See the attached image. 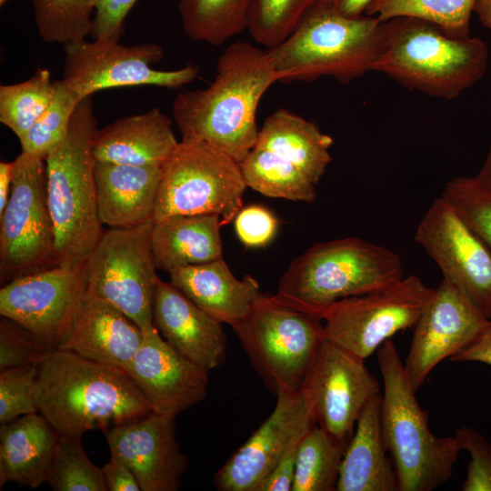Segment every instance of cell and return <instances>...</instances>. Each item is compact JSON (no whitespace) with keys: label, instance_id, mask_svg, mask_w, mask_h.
<instances>
[{"label":"cell","instance_id":"33","mask_svg":"<svg viewBox=\"0 0 491 491\" xmlns=\"http://www.w3.org/2000/svg\"><path fill=\"white\" fill-rule=\"evenodd\" d=\"M478 0H374L365 15L381 22L398 16H412L436 24L448 35L470 36L471 14Z\"/></svg>","mask_w":491,"mask_h":491},{"label":"cell","instance_id":"37","mask_svg":"<svg viewBox=\"0 0 491 491\" xmlns=\"http://www.w3.org/2000/svg\"><path fill=\"white\" fill-rule=\"evenodd\" d=\"M46 483L54 491H107L102 468L88 458L81 436L59 435Z\"/></svg>","mask_w":491,"mask_h":491},{"label":"cell","instance_id":"27","mask_svg":"<svg viewBox=\"0 0 491 491\" xmlns=\"http://www.w3.org/2000/svg\"><path fill=\"white\" fill-rule=\"evenodd\" d=\"M59 435L39 412L2 424L0 486L15 482L35 489L46 483Z\"/></svg>","mask_w":491,"mask_h":491},{"label":"cell","instance_id":"52","mask_svg":"<svg viewBox=\"0 0 491 491\" xmlns=\"http://www.w3.org/2000/svg\"><path fill=\"white\" fill-rule=\"evenodd\" d=\"M9 0H0V5L3 6Z\"/></svg>","mask_w":491,"mask_h":491},{"label":"cell","instance_id":"10","mask_svg":"<svg viewBox=\"0 0 491 491\" xmlns=\"http://www.w3.org/2000/svg\"><path fill=\"white\" fill-rule=\"evenodd\" d=\"M150 219L104 231L86 262L87 291L130 317L143 332L155 326L153 304L158 276Z\"/></svg>","mask_w":491,"mask_h":491},{"label":"cell","instance_id":"46","mask_svg":"<svg viewBox=\"0 0 491 491\" xmlns=\"http://www.w3.org/2000/svg\"><path fill=\"white\" fill-rule=\"evenodd\" d=\"M107 491H140L141 487L132 470L120 458L111 455L102 467Z\"/></svg>","mask_w":491,"mask_h":491},{"label":"cell","instance_id":"21","mask_svg":"<svg viewBox=\"0 0 491 491\" xmlns=\"http://www.w3.org/2000/svg\"><path fill=\"white\" fill-rule=\"evenodd\" d=\"M154 325L182 356L207 371L224 363L226 336L214 319L171 282L158 278L153 304Z\"/></svg>","mask_w":491,"mask_h":491},{"label":"cell","instance_id":"1","mask_svg":"<svg viewBox=\"0 0 491 491\" xmlns=\"http://www.w3.org/2000/svg\"><path fill=\"white\" fill-rule=\"evenodd\" d=\"M278 81L266 49L232 43L219 56L206 88L176 95L172 115L182 139L205 143L240 163L257 140L259 102Z\"/></svg>","mask_w":491,"mask_h":491},{"label":"cell","instance_id":"29","mask_svg":"<svg viewBox=\"0 0 491 491\" xmlns=\"http://www.w3.org/2000/svg\"><path fill=\"white\" fill-rule=\"evenodd\" d=\"M333 143L314 122L279 108L265 119L254 147L286 158L316 185L332 160L329 149Z\"/></svg>","mask_w":491,"mask_h":491},{"label":"cell","instance_id":"7","mask_svg":"<svg viewBox=\"0 0 491 491\" xmlns=\"http://www.w3.org/2000/svg\"><path fill=\"white\" fill-rule=\"evenodd\" d=\"M380 33L378 18L349 17L318 2L284 41L266 51L280 83L331 76L348 84L372 71Z\"/></svg>","mask_w":491,"mask_h":491},{"label":"cell","instance_id":"43","mask_svg":"<svg viewBox=\"0 0 491 491\" xmlns=\"http://www.w3.org/2000/svg\"><path fill=\"white\" fill-rule=\"evenodd\" d=\"M234 223L239 240L249 247L266 246L276 235L278 225L275 215L258 205L241 208Z\"/></svg>","mask_w":491,"mask_h":491},{"label":"cell","instance_id":"19","mask_svg":"<svg viewBox=\"0 0 491 491\" xmlns=\"http://www.w3.org/2000/svg\"><path fill=\"white\" fill-rule=\"evenodd\" d=\"M174 416L155 412L105 432L110 454L132 470L142 491H176L188 457L175 437Z\"/></svg>","mask_w":491,"mask_h":491},{"label":"cell","instance_id":"11","mask_svg":"<svg viewBox=\"0 0 491 491\" xmlns=\"http://www.w3.org/2000/svg\"><path fill=\"white\" fill-rule=\"evenodd\" d=\"M14 165L10 197L0 214V276L4 285L55 266L45 161L21 153Z\"/></svg>","mask_w":491,"mask_h":491},{"label":"cell","instance_id":"32","mask_svg":"<svg viewBox=\"0 0 491 491\" xmlns=\"http://www.w3.org/2000/svg\"><path fill=\"white\" fill-rule=\"evenodd\" d=\"M347 444L333 437L316 425L297 446L292 491H334Z\"/></svg>","mask_w":491,"mask_h":491},{"label":"cell","instance_id":"38","mask_svg":"<svg viewBox=\"0 0 491 491\" xmlns=\"http://www.w3.org/2000/svg\"><path fill=\"white\" fill-rule=\"evenodd\" d=\"M320 0H253L247 30L253 39L272 48L284 41Z\"/></svg>","mask_w":491,"mask_h":491},{"label":"cell","instance_id":"23","mask_svg":"<svg viewBox=\"0 0 491 491\" xmlns=\"http://www.w3.org/2000/svg\"><path fill=\"white\" fill-rule=\"evenodd\" d=\"M169 275L170 282L198 307L232 328L249 316L265 294L254 277L237 279L224 258L178 267Z\"/></svg>","mask_w":491,"mask_h":491},{"label":"cell","instance_id":"42","mask_svg":"<svg viewBox=\"0 0 491 491\" xmlns=\"http://www.w3.org/2000/svg\"><path fill=\"white\" fill-rule=\"evenodd\" d=\"M461 449L471 456L463 491H491V443L475 428L464 426L456 431Z\"/></svg>","mask_w":491,"mask_h":491},{"label":"cell","instance_id":"16","mask_svg":"<svg viewBox=\"0 0 491 491\" xmlns=\"http://www.w3.org/2000/svg\"><path fill=\"white\" fill-rule=\"evenodd\" d=\"M364 361L325 338L300 388L316 424L345 444L366 403L380 394Z\"/></svg>","mask_w":491,"mask_h":491},{"label":"cell","instance_id":"25","mask_svg":"<svg viewBox=\"0 0 491 491\" xmlns=\"http://www.w3.org/2000/svg\"><path fill=\"white\" fill-rule=\"evenodd\" d=\"M178 143L172 119L154 107L97 129L93 154L97 162L163 166Z\"/></svg>","mask_w":491,"mask_h":491},{"label":"cell","instance_id":"14","mask_svg":"<svg viewBox=\"0 0 491 491\" xmlns=\"http://www.w3.org/2000/svg\"><path fill=\"white\" fill-rule=\"evenodd\" d=\"M86 291V264L49 267L5 284L0 315L56 349L71 331Z\"/></svg>","mask_w":491,"mask_h":491},{"label":"cell","instance_id":"3","mask_svg":"<svg viewBox=\"0 0 491 491\" xmlns=\"http://www.w3.org/2000/svg\"><path fill=\"white\" fill-rule=\"evenodd\" d=\"M488 59L478 37H454L429 21L398 16L381 22L372 71L409 89L454 99L483 77Z\"/></svg>","mask_w":491,"mask_h":491},{"label":"cell","instance_id":"15","mask_svg":"<svg viewBox=\"0 0 491 491\" xmlns=\"http://www.w3.org/2000/svg\"><path fill=\"white\" fill-rule=\"evenodd\" d=\"M414 238L458 289L491 318V250L441 196L418 224Z\"/></svg>","mask_w":491,"mask_h":491},{"label":"cell","instance_id":"47","mask_svg":"<svg viewBox=\"0 0 491 491\" xmlns=\"http://www.w3.org/2000/svg\"><path fill=\"white\" fill-rule=\"evenodd\" d=\"M449 360L480 362L491 366V321L468 346Z\"/></svg>","mask_w":491,"mask_h":491},{"label":"cell","instance_id":"30","mask_svg":"<svg viewBox=\"0 0 491 491\" xmlns=\"http://www.w3.org/2000/svg\"><path fill=\"white\" fill-rule=\"evenodd\" d=\"M238 164L246 185L264 195L306 203L316 197V184L274 152L254 147Z\"/></svg>","mask_w":491,"mask_h":491},{"label":"cell","instance_id":"31","mask_svg":"<svg viewBox=\"0 0 491 491\" xmlns=\"http://www.w3.org/2000/svg\"><path fill=\"white\" fill-rule=\"evenodd\" d=\"M253 0H178L185 34L193 41L220 45L247 29Z\"/></svg>","mask_w":491,"mask_h":491},{"label":"cell","instance_id":"36","mask_svg":"<svg viewBox=\"0 0 491 491\" xmlns=\"http://www.w3.org/2000/svg\"><path fill=\"white\" fill-rule=\"evenodd\" d=\"M82 100L63 80L54 81L52 99L35 124L19 137L24 154L45 159L65 137L74 112Z\"/></svg>","mask_w":491,"mask_h":491},{"label":"cell","instance_id":"17","mask_svg":"<svg viewBox=\"0 0 491 491\" xmlns=\"http://www.w3.org/2000/svg\"><path fill=\"white\" fill-rule=\"evenodd\" d=\"M316 425L310 403L299 389L276 395L273 412L219 468L220 491H256L290 444Z\"/></svg>","mask_w":491,"mask_h":491},{"label":"cell","instance_id":"13","mask_svg":"<svg viewBox=\"0 0 491 491\" xmlns=\"http://www.w3.org/2000/svg\"><path fill=\"white\" fill-rule=\"evenodd\" d=\"M63 81L83 99L114 87L154 85L179 88L193 82L199 67L187 65L175 70H158L153 65L164 57L163 48L145 43L124 45L118 40L85 39L63 45Z\"/></svg>","mask_w":491,"mask_h":491},{"label":"cell","instance_id":"35","mask_svg":"<svg viewBox=\"0 0 491 491\" xmlns=\"http://www.w3.org/2000/svg\"><path fill=\"white\" fill-rule=\"evenodd\" d=\"M98 0H32L39 36L63 45L91 34Z\"/></svg>","mask_w":491,"mask_h":491},{"label":"cell","instance_id":"51","mask_svg":"<svg viewBox=\"0 0 491 491\" xmlns=\"http://www.w3.org/2000/svg\"><path fill=\"white\" fill-rule=\"evenodd\" d=\"M474 12L478 20L486 27L491 29V0H478Z\"/></svg>","mask_w":491,"mask_h":491},{"label":"cell","instance_id":"5","mask_svg":"<svg viewBox=\"0 0 491 491\" xmlns=\"http://www.w3.org/2000/svg\"><path fill=\"white\" fill-rule=\"evenodd\" d=\"M404 277L395 252L352 236L313 245L281 276L274 298L321 319L335 302L387 287Z\"/></svg>","mask_w":491,"mask_h":491},{"label":"cell","instance_id":"24","mask_svg":"<svg viewBox=\"0 0 491 491\" xmlns=\"http://www.w3.org/2000/svg\"><path fill=\"white\" fill-rule=\"evenodd\" d=\"M94 175L102 224L125 228L153 219L163 166L95 161Z\"/></svg>","mask_w":491,"mask_h":491},{"label":"cell","instance_id":"28","mask_svg":"<svg viewBox=\"0 0 491 491\" xmlns=\"http://www.w3.org/2000/svg\"><path fill=\"white\" fill-rule=\"evenodd\" d=\"M217 215L172 216L154 222L151 246L157 269L172 270L223 258Z\"/></svg>","mask_w":491,"mask_h":491},{"label":"cell","instance_id":"18","mask_svg":"<svg viewBox=\"0 0 491 491\" xmlns=\"http://www.w3.org/2000/svg\"><path fill=\"white\" fill-rule=\"evenodd\" d=\"M490 321L458 289L443 279L414 326L404 363L414 389L416 391L423 386L441 361L468 346Z\"/></svg>","mask_w":491,"mask_h":491},{"label":"cell","instance_id":"2","mask_svg":"<svg viewBox=\"0 0 491 491\" xmlns=\"http://www.w3.org/2000/svg\"><path fill=\"white\" fill-rule=\"evenodd\" d=\"M35 400L38 412L60 435L81 437L154 412L124 369L58 348L39 365Z\"/></svg>","mask_w":491,"mask_h":491},{"label":"cell","instance_id":"41","mask_svg":"<svg viewBox=\"0 0 491 491\" xmlns=\"http://www.w3.org/2000/svg\"><path fill=\"white\" fill-rule=\"evenodd\" d=\"M54 350L28 329L2 316L0 321V370L40 365Z\"/></svg>","mask_w":491,"mask_h":491},{"label":"cell","instance_id":"50","mask_svg":"<svg viewBox=\"0 0 491 491\" xmlns=\"http://www.w3.org/2000/svg\"><path fill=\"white\" fill-rule=\"evenodd\" d=\"M474 177L482 186L491 191V142L486 160Z\"/></svg>","mask_w":491,"mask_h":491},{"label":"cell","instance_id":"34","mask_svg":"<svg viewBox=\"0 0 491 491\" xmlns=\"http://www.w3.org/2000/svg\"><path fill=\"white\" fill-rule=\"evenodd\" d=\"M54 81L47 68H38L27 80L0 86V122L18 138L48 106Z\"/></svg>","mask_w":491,"mask_h":491},{"label":"cell","instance_id":"9","mask_svg":"<svg viewBox=\"0 0 491 491\" xmlns=\"http://www.w3.org/2000/svg\"><path fill=\"white\" fill-rule=\"evenodd\" d=\"M246 187L235 160L205 143L182 139L163 165L153 221L217 215L223 225L229 224L242 208Z\"/></svg>","mask_w":491,"mask_h":491},{"label":"cell","instance_id":"26","mask_svg":"<svg viewBox=\"0 0 491 491\" xmlns=\"http://www.w3.org/2000/svg\"><path fill=\"white\" fill-rule=\"evenodd\" d=\"M378 394L363 408L345 450L337 491H398V478L385 445Z\"/></svg>","mask_w":491,"mask_h":491},{"label":"cell","instance_id":"6","mask_svg":"<svg viewBox=\"0 0 491 491\" xmlns=\"http://www.w3.org/2000/svg\"><path fill=\"white\" fill-rule=\"evenodd\" d=\"M384 383L381 429L398 478V491H431L452 476L462 450L455 436H435L428 413L416 397L395 344L386 341L377 350Z\"/></svg>","mask_w":491,"mask_h":491},{"label":"cell","instance_id":"44","mask_svg":"<svg viewBox=\"0 0 491 491\" xmlns=\"http://www.w3.org/2000/svg\"><path fill=\"white\" fill-rule=\"evenodd\" d=\"M136 1L98 0L90 34L92 37L118 40L123 33L124 20Z\"/></svg>","mask_w":491,"mask_h":491},{"label":"cell","instance_id":"45","mask_svg":"<svg viewBox=\"0 0 491 491\" xmlns=\"http://www.w3.org/2000/svg\"><path fill=\"white\" fill-rule=\"evenodd\" d=\"M305 434L298 436L290 444L276 466L258 485L256 491H292L297 446Z\"/></svg>","mask_w":491,"mask_h":491},{"label":"cell","instance_id":"22","mask_svg":"<svg viewBox=\"0 0 491 491\" xmlns=\"http://www.w3.org/2000/svg\"><path fill=\"white\" fill-rule=\"evenodd\" d=\"M143 339V330L130 317L86 291L73 327L58 349L125 371Z\"/></svg>","mask_w":491,"mask_h":491},{"label":"cell","instance_id":"20","mask_svg":"<svg viewBox=\"0 0 491 491\" xmlns=\"http://www.w3.org/2000/svg\"><path fill=\"white\" fill-rule=\"evenodd\" d=\"M125 372L158 414L175 417L207 395L209 371L177 352L155 326L144 332Z\"/></svg>","mask_w":491,"mask_h":491},{"label":"cell","instance_id":"48","mask_svg":"<svg viewBox=\"0 0 491 491\" xmlns=\"http://www.w3.org/2000/svg\"><path fill=\"white\" fill-rule=\"evenodd\" d=\"M374 0H320L344 15L358 17L365 15L367 7Z\"/></svg>","mask_w":491,"mask_h":491},{"label":"cell","instance_id":"40","mask_svg":"<svg viewBox=\"0 0 491 491\" xmlns=\"http://www.w3.org/2000/svg\"><path fill=\"white\" fill-rule=\"evenodd\" d=\"M39 365L32 364L0 372V424L38 412L35 394Z\"/></svg>","mask_w":491,"mask_h":491},{"label":"cell","instance_id":"49","mask_svg":"<svg viewBox=\"0 0 491 491\" xmlns=\"http://www.w3.org/2000/svg\"><path fill=\"white\" fill-rule=\"evenodd\" d=\"M14 168V161L0 163V214L5 210L10 197Z\"/></svg>","mask_w":491,"mask_h":491},{"label":"cell","instance_id":"39","mask_svg":"<svg viewBox=\"0 0 491 491\" xmlns=\"http://www.w3.org/2000/svg\"><path fill=\"white\" fill-rule=\"evenodd\" d=\"M491 250V191L475 177L450 179L440 195Z\"/></svg>","mask_w":491,"mask_h":491},{"label":"cell","instance_id":"4","mask_svg":"<svg viewBox=\"0 0 491 491\" xmlns=\"http://www.w3.org/2000/svg\"><path fill=\"white\" fill-rule=\"evenodd\" d=\"M92 95L83 98L64 140L45 157L46 195L55 233V266L81 267L104 230L98 216Z\"/></svg>","mask_w":491,"mask_h":491},{"label":"cell","instance_id":"8","mask_svg":"<svg viewBox=\"0 0 491 491\" xmlns=\"http://www.w3.org/2000/svg\"><path fill=\"white\" fill-rule=\"evenodd\" d=\"M250 363L274 395L299 390L325 339L322 320L265 293L233 327Z\"/></svg>","mask_w":491,"mask_h":491},{"label":"cell","instance_id":"12","mask_svg":"<svg viewBox=\"0 0 491 491\" xmlns=\"http://www.w3.org/2000/svg\"><path fill=\"white\" fill-rule=\"evenodd\" d=\"M435 295L416 276L338 300L321 316L331 343L366 359L398 331L414 326Z\"/></svg>","mask_w":491,"mask_h":491}]
</instances>
